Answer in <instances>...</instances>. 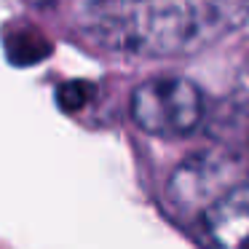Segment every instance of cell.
Wrapping results in <instances>:
<instances>
[{
	"label": "cell",
	"instance_id": "6da1fadb",
	"mask_svg": "<svg viewBox=\"0 0 249 249\" xmlns=\"http://www.w3.org/2000/svg\"><path fill=\"white\" fill-rule=\"evenodd\" d=\"M193 0H86L83 27L97 43L137 56L188 51L204 33Z\"/></svg>",
	"mask_w": 249,
	"mask_h": 249
},
{
	"label": "cell",
	"instance_id": "7a4b0ae2",
	"mask_svg": "<svg viewBox=\"0 0 249 249\" xmlns=\"http://www.w3.org/2000/svg\"><path fill=\"white\" fill-rule=\"evenodd\" d=\"M129 115L150 137H188L204 118V97L182 75H158L131 91Z\"/></svg>",
	"mask_w": 249,
	"mask_h": 249
},
{
	"label": "cell",
	"instance_id": "3957f363",
	"mask_svg": "<svg viewBox=\"0 0 249 249\" xmlns=\"http://www.w3.org/2000/svg\"><path fill=\"white\" fill-rule=\"evenodd\" d=\"M201 222L214 249H249V177L217 196L201 212Z\"/></svg>",
	"mask_w": 249,
	"mask_h": 249
},
{
	"label": "cell",
	"instance_id": "277c9868",
	"mask_svg": "<svg viewBox=\"0 0 249 249\" xmlns=\"http://www.w3.org/2000/svg\"><path fill=\"white\" fill-rule=\"evenodd\" d=\"M236 179H231L225 163L214 156H198L193 161L182 163L169 179V198L179 209H196L201 212L222 196Z\"/></svg>",
	"mask_w": 249,
	"mask_h": 249
},
{
	"label": "cell",
	"instance_id": "5b68a950",
	"mask_svg": "<svg viewBox=\"0 0 249 249\" xmlns=\"http://www.w3.org/2000/svg\"><path fill=\"white\" fill-rule=\"evenodd\" d=\"M244 75H247V86H249V59H247V67H244Z\"/></svg>",
	"mask_w": 249,
	"mask_h": 249
}]
</instances>
